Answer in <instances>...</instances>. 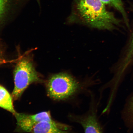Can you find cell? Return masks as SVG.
<instances>
[{"label": "cell", "mask_w": 133, "mask_h": 133, "mask_svg": "<svg viewBox=\"0 0 133 133\" xmlns=\"http://www.w3.org/2000/svg\"><path fill=\"white\" fill-rule=\"evenodd\" d=\"M14 115L17 121L16 131L18 132H31L35 124L42 121L52 123L63 130L69 129V125L54 121L49 111L32 115L16 112Z\"/></svg>", "instance_id": "277c9868"}, {"label": "cell", "mask_w": 133, "mask_h": 133, "mask_svg": "<svg viewBox=\"0 0 133 133\" xmlns=\"http://www.w3.org/2000/svg\"><path fill=\"white\" fill-rule=\"evenodd\" d=\"M105 5L112 6L120 12L123 18L126 25L129 28V24L127 14L125 10L123 4L121 0H101Z\"/></svg>", "instance_id": "30bf717a"}, {"label": "cell", "mask_w": 133, "mask_h": 133, "mask_svg": "<svg viewBox=\"0 0 133 133\" xmlns=\"http://www.w3.org/2000/svg\"><path fill=\"white\" fill-rule=\"evenodd\" d=\"M5 62V61H3V60H0V64H2V63Z\"/></svg>", "instance_id": "7c38bea8"}, {"label": "cell", "mask_w": 133, "mask_h": 133, "mask_svg": "<svg viewBox=\"0 0 133 133\" xmlns=\"http://www.w3.org/2000/svg\"><path fill=\"white\" fill-rule=\"evenodd\" d=\"M31 133H70L69 131L64 130L52 123L42 121L35 124Z\"/></svg>", "instance_id": "52a82bcc"}, {"label": "cell", "mask_w": 133, "mask_h": 133, "mask_svg": "<svg viewBox=\"0 0 133 133\" xmlns=\"http://www.w3.org/2000/svg\"><path fill=\"white\" fill-rule=\"evenodd\" d=\"M122 116L126 125L129 129L133 130V96L126 104Z\"/></svg>", "instance_id": "9c48e42d"}, {"label": "cell", "mask_w": 133, "mask_h": 133, "mask_svg": "<svg viewBox=\"0 0 133 133\" xmlns=\"http://www.w3.org/2000/svg\"><path fill=\"white\" fill-rule=\"evenodd\" d=\"M133 65V28L123 52L114 69L115 74L118 77L122 78Z\"/></svg>", "instance_id": "5b68a950"}, {"label": "cell", "mask_w": 133, "mask_h": 133, "mask_svg": "<svg viewBox=\"0 0 133 133\" xmlns=\"http://www.w3.org/2000/svg\"><path fill=\"white\" fill-rule=\"evenodd\" d=\"M78 121L82 126L85 133H102L100 126L94 114L80 118Z\"/></svg>", "instance_id": "8992f818"}, {"label": "cell", "mask_w": 133, "mask_h": 133, "mask_svg": "<svg viewBox=\"0 0 133 133\" xmlns=\"http://www.w3.org/2000/svg\"><path fill=\"white\" fill-rule=\"evenodd\" d=\"M13 100L12 96L7 90L0 85V107L14 115L16 112L14 109Z\"/></svg>", "instance_id": "ba28073f"}, {"label": "cell", "mask_w": 133, "mask_h": 133, "mask_svg": "<svg viewBox=\"0 0 133 133\" xmlns=\"http://www.w3.org/2000/svg\"><path fill=\"white\" fill-rule=\"evenodd\" d=\"M8 3V0H0V19L5 11Z\"/></svg>", "instance_id": "8fae6325"}, {"label": "cell", "mask_w": 133, "mask_h": 133, "mask_svg": "<svg viewBox=\"0 0 133 133\" xmlns=\"http://www.w3.org/2000/svg\"><path fill=\"white\" fill-rule=\"evenodd\" d=\"M14 88L11 96L13 100L19 99L30 85L42 82L34 66L29 60L24 59L18 62L14 72Z\"/></svg>", "instance_id": "3957f363"}, {"label": "cell", "mask_w": 133, "mask_h": 133, "mask_svg": "<svg viewBox=\"0 0 133 133\" xmlns=\"http://www.w3.org/2000/svg\"><path fill=\"white\" fill-rule=\"evenodd\" d=\"M37 1H39V0H37Z\"/></svg>", "instance_id": "4fadbf2b"}, {"label": "cell", "mask_w": 133, "mask_h": 133, "mask_svg": "<svg viewBox=\"0 0 133 133\" xmlns=\"http://www.w3.org/2000/svg\"><path fill=\"white\" fill-rule=\"evenodd\" d=\"M81 86L74 76L66 72L52 75L46 84L48 95L56 100L69 98L79 90Z\"/></svg>", "instance_id": "7a4b0ae2"}, {"label": "cell", "mask_w": 133, "mask_h": 133, "mask_svg": "<svg viewBox=\"0 0 133 133\" xmlns=\"http://www.w3.org/2000/svg\"><path fill=\"white\" fill-rule=\"evenodd\" d=\"M105 5L101 0H74L68 22L99 30L116 29L121 21L108 11Z\"/></svg>", "instance_id": "6da1fadb"}]
</instances>
